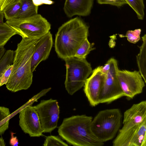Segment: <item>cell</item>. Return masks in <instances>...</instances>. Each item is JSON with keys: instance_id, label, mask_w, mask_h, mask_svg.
I'll list each match as a JSON object with an SVG mask.
<instances>
[{"instance_id": "obj_3", "label": "cell", "mask_w": 146, "mask_h": 146, "mask_svg": "<svg viewBox=\"0 0 146 146\" xmlns=\"http://www.w3.org/2000/svg\"><path fill=\"white\" fill-rule=\"evenodd\" d=\"M93 119L85 115H73L64 118L58 128L59 135L68 143L75 146H102L93 132Z\"/></svg>"}, {"instance_id": "obj_24", "label": "cell", "mask_w": 146, "mask_h": 146, "mask_svg": "<svg viewBox=\"0 0 146 146\" xmlns=\"http://www.w3.org/2000/svg\"><path fill=\"white\" fill-rule=\"evenodd\" d=\"M141 32L140 29L134 30H129L124 36L127 37V40L130 42L135 44L140 39V35Z\"/></svg>"}, {"instance_id": "obj_15", "label": "cell", "mask_w": 146, "mask_h": 146, "mask_svg": "<svg viewBox=\"0 0 146 146\" xmlns=\"http://www.w3.org/2000/svg\"><path fill=\"white\" fill-rule=\"evenodd\" d=\"M94 0H65L64 12L69 17L77 15L86 16L91 13Z\"/></svg>"}, {"instance_id": "obj_7", "label": "cell", "mask_w": 146, "mask_h": 146, "mask_svg": "<svg viewBox=\"0 0 146 146\" xmlns=\"http://www.w3.org/2000/svg\"><path fill=\"white\" fill-rule=\"evenodd\" d=\"M110 67L105 76L100 97V103H110L123 96L124 94L117 77V62L113 58H110Z\"/></svg>"}, {"instance_id": "obj_13", "label": "cell", "mask_w": 146, "mask_h": 146, "mask_svg": "<svg viewBox=\"0 0 146 146\" xmlns=\"http://www.w3.org/2000/svg\"><path fill=\"white\" fill-rule=\"evenodd\" d=\"M146 119V101L133 104L124 113L123 126L119 130L122 133Z\"/></svg>"}, {"instance_id": "obj_27", "label": "cell", "mask_w": 146, "mask_h": 146, "mask_svg": "<svg viewBox=\"0 0 146 146\" xmlns=\"http://www.w3.org/2000/svg\"><path fill=\"white\" fill-rule=\"evenodd\" d=\"M12 118L10 115L3 120L0 121V135L3 134L5 131L7 130L9 127V121Z\"/></svg>"}, {"instance_id": "obj_18", "label": "cell", "mask_w": 146, "mask_h": 146, "mask_svg": "<svg viewBox=\"0 0 146 146\" xmlns=\"http://www.w3.org/2000/svg\"><path fill=\"white\" fill-rule=\"evenodd\" d=\"M16 34V32L6 22L0 23V48L4 47L11 38Z\"/></svg>"}, {"instance_id": "obj_9", "label": "cell", "mask_w": 146, "mask_h": 146, "mask_svg": "<svg viewBox=\"0 0 146 146\" xmlns=\"http://www.w3.org/2000/svg\"><path fill=\"white\" fill-rule=\"evenodd\" d=\"M117 77L125 96L133 99L142 93L145 83L139 71L119 69Z\"/></svg>"}, {"instance_id": "obj_21", "label": "cell", "mask_w": 146, "mask_h": 146, "mask_svg": "<svg viewBox=\"0 0 146 146\" xmlns=\"http://www.w3.org/2000/svg\"><path fill=\"white\" fill-rule=\"evenodd\" d=\"M124 0L135 12L138 19L143 20L145 15L143 0Z\"/></svg>"}, {"instance_id": "obj_19", "label": "cell", "mask_w": 146, "mask_h": 146, "mask_svg": "<svg viewBox=\"0 0 146 146\" xmlns=\"http://www.w3.org/2000/svg\"><path fill=\"white\" fill-rule=\"evenodd\" d=\"M94 43H90L86 38L78 48L74 57L81 59H86L90 51L95 49Z\"/></svg>"}, {"instance_id": "obj_34", "label": "cell", "mask_w": 146, "mask_h": 146, "mask_svg": "<svg viewBox=\"0 0 146 146\" xmlns=\"http://www.w3.org/2000/svg\"><path fill=\"white\" fill-rule=\"evenodd\" d=\"M6 145L4 140L1 136L0 138V146H5Z\"/></svg>"}, {"instance_id": "obj_8", "label": "cell", "mask_w": 146, "mask_h": 146, "mask_svg": "<svg viewBox=\"0 0 146 146\" xmlns=\"http://www.w3.org/2000/svg\"><path fill=\"white\" fill-rule=\"evenodd\" d=\"M38 115L43 133H50L57 127L59 106L57 100H43L34 106Z\"/></svg>"}, {"instance_id": "obj_11", "label": "cell", "mask_w": 146, "mask_h": 146, "mask_svg": "<svg viewBox=\"0 0 146 146\" xmlns=\"http://www.w3.org/2000/svg\"><path fill=\"white\" fill-rule=\"evenodd\" d=\"M19 125L25 133L31 137H39L43 133L39 118L34 106L31 104L22 108L19 111Z\"/></svg>"}, {"instance_id": "obj_31", "label": "cell", "mask_w": 146, "mask_h": 146, "mask_svg": "<svg viewBox=\"0 0 146 146\" xmlns=\"http://www.w3.org/2000/svg\"><path fill=\"white\" fill-rule=\"evenodd\" d=\"M10 144L13 146H18L19 144L18 140L16 136H14L11 133V138L10 142Z\"/></svg>"}, {"instance_id": "obj_25", "label": "cell", "mask_w": 146, "mask_h": 146, "mask_svg": "<svg viewBox=\"0 0 146 146\" xmlns=\"http://www.w3.org/2000/svg\"><path fill=\"white\" fill-rule=\"evenodd\" d=\"M12 64L8 66L3 71L0 75V87L6 85L11 76L12 69Z\"/></svg>"}, {"instance_id": "obj_20", "label": "cell", "mask_w": 146, "mask_h": 146, "mask_svg": "<svg viewBox=\"0 0 146 146\" xmlns=\"http://www.w3.org/2000/svg\"><path fill=\"white\" fill-rule=\"evenodd\" d=\"M21 7L20 0H17L3 11L6 20L15 19L19 13Z\"/></svg>"}, {"instance_id": "obj_16", "label": "cell", "mask_w": 146, "mask_h": 146, "mask_svg": "<svg viewBox=\"0 0 146 146\" xmlns=\"http://www.w3.org/2000/svg\"><path fill=\"white\" fill-rule=\"evenodd\" d=\"M21 7L20 12L15 19H24L38 14V6L33 0H20Z\"/></svg>"}, {"instance_id": "obj_29", "label": "cell", "mask_w": 146, "mask_h": 146, "mask_svg": "<svg viewBox=\"0 0 146 146\" xmlns=\"http://www.w3.org/2000/svg\"><path fill=\"white\" fill-rule=\"evenodd\" d=\"M17 0H0V9L2 11Z\"/></svg>"}, {"instance_id": "obj_2", "label": "cell", "mask_w": 146, "mask_h": 146, "mask_svg": "<svg viewBox=\"0 0 146 146\" xmlns=\"http://www.w3.org/2000/svg\"><path fill=\"white\" fill-rule=\"evenodd\" d=\"M88 33V26L78 17L62 24L55 35L54 48L58 56L64 60L74 57Z\"/></svg>"}, {"instance_id": "obj_1", "label": "cell", "mask_w": 146, "mask_h": 146, "mask_svg": "<svg viewBox=\"0 0 146 146\" xmlns=\"http://www.w3.org/2000/svg\"><path fill=\"white\" fill-rule=\"evenodd\" d=\"M38 38H23L18 44L15 51L12 72L6 84L10 91L15 92L26 90L32 84L33 74L31 69V59Z\"/></svg>"}, {"instance_id": "obj_6", "label": "cell", "mask_w": 146, "mask_h": 146, "mask_svg": "<svg viewBox=\"0 0 146 146\" xmlns=\"http://www.w3.org/2000/svg\"><path fill=\"white\" fill-rule=\"evenodd\" d=\"M6 23L22 38H39L49 32L51 27L47 20L38 14L26 18L6 20Z\"/></svg>"}, {"instance_id": "obj_10", "label": "cell", "mask_w": 146, "mask_h": 146, "mask_svg": "<svg viewBox=\"0 0 146 146\" xmlns=\"http://www.w3.org/2000/svg\"><path fill=\"white\" fill-rule=\"evenodd\" d=\"M113 146H146V119L122 133H118Z\"/></svg>"}, {"instance_id": "obj_23", "label": "cell", "mask_w": 146, "mask_h": 146, "mask_svg": "<svg viewBox=\"0 0 146 146\" xmlns=\"http://www.w3.org/2000/svg\"><path fill=\"white\" fill-rule=\"evenodd\" d=\"M43 146H68V145L64 142L58 137L50 135L46 137Z\"/></svg>"}, {"instance_id": "obj_26", "label": "cell", "mask_w": 146, "mask_h": 146, "mask_svg": "<svg viewBox=\"0 0 146 146\" xmlns=\"http://www.w3.org/2000/svg\"><path fill=\"white\" fill-rule=\"evenodd\" d=\"M97 1L99 4H109L118 7L127 4L124 0H97Z\"/></svg>"}, {"instance_id": "obj_4", "label": "cell", "mask_w": 146, "mask_h": 146, "mask_svg": "<svg viewBox=\"0 0 146 146\" xmlns=\"http://www.w3.org/2000/svg\"><path fill=\"white\" fill-rule=\"evenodd\" d=\"M122 115L118 108L100 111L92 120L91 127L96 137L104 143L113 139L121 125Z\"/></svg>"}, {"instance_id": "obj_33", "label": "cell", "mask_w": 146, "mask_h": 146, "mask_svg": "<svg viewBox=\"0 0 146 146\" xmlns=\"http://www.w3.org/2000/svg\"><path fill=\"white\" fill-rule=\"evenodd\" d=\"M4 17L3 12L0 9V23H3V19Z\"/></svg>"}, {"instance_id": "obj_12", "label": "cell", "mask_w": 146, "mask_h": 146, "mask_svg": "<svg viewBox=\"0 0 146 146\" xmlns=\"http://www.w3.org/2000/svg\"><path fill=\"white\" fill-rule=\"evenodd\" d=\"M102 66L94 69L86 80L84 91L90 105L94 107L100 104V97L106 75L102 72Z\"/></svg>"}, {"instance_id": "obj_22", "label": "cell", "mask_w": 146, "mask_h": 146, "mask_svg": "<svg viewBox=\"0 0 146 146\" xmlns=\"http://www.w3.org/2000/svg\"><path fill=\"white\" fill-rule=\"evenodd\" d=\"M15 51L11 50L6 51L0 60V75L4 69L9 65L12 64Z\"/></svg>"}, {"instance_id": "obj_32", "label": "cell", "mask_w": 146, "mask_h": 146, "mask_svg": "<svg viewBox=\"0 0 146 146\" xmlns=\"http://www.w3.org/2000/svg\"><path fill=\"white\" fill-rule=\"evenodd\" d=\"M6 51V50L4 47L0 48V60L2 58Z\"/></svg>"}, {"instance_id": "obj_14", "label": "cell", "mask_w": 146, "mask_h": 146, "mask_svg": "<svg viewBox=\"0 0 146 146\" xmlns=\"http://www.w3.org/2000/svg\"><path fill=\"white\" fill-rule=\"evenodd\" d=\"M53 44L52 35L50 31L38 39L31 58V69L32 72L41 62L48 58Z\"/></svg>"}, {"instance_id": "obj_28", "label": "cell", "mask_w": 146, "mask_h": 146, "mask_svg": "<svg viewBox=\"0 0 146 146\" xmlns=\"http://www.w3.org/2000/svg\"><path fill=\"white\" fill-rule=\"evenodd\" d=\"M11 115L9 109L5 107L0 106V121Z\"/></svg>"}, {"instance_id": "obj_5", "label": "cell", "mask_w": 146, "mask_h": 146, "mask_svg": "<svg viewBox=\"0 0 146 146\" xmlns=\"http://www.w3.org/2000/svg\"><path fill=\"white\" fill-rule=\"evenodd\" d=\"M64 60L66 69L65 87L68 93L72 95L84 86L92 69L86 59L72 57Z\"/></svg>"}, {"instance_id": "obj_17", "label": "cell", "mask_w": 146, "mask_h": 146, "mask_svg": "<svg viewBox=\"0 0 146 146\" xmlns=\"http://www.w3.org/2000/svg\"><path fill=\"white\" fill-rule=\"evenodd\" d=\"M142 43L139 47L140 51L136 56L137 62L139 72L146 83V35L142 37Z\"/></svg>"}, {"instance_id": "obj_30", "label": "cell", "mask_w": 146, "mask_h": 146, "mask_svg": "<svg viewBox=\"0 0 146 146\" xmlns=\"http://www.w3.org/2000/svg\"><path fill=\"white\" fill-rule=\"evenodd\" d=\"M110 67V59L104 66H102V71L103 74H106L109 71Z\"/></svg>"}]
</instances>
